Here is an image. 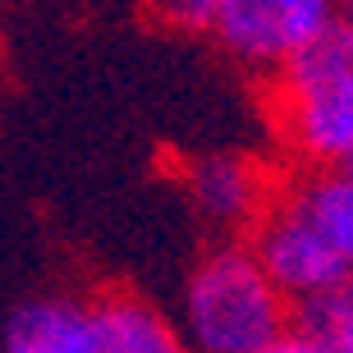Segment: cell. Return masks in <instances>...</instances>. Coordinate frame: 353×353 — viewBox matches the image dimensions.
<instances>
[{"label":"cell","instance_id":"obj_3","mask_svg":"<svg viewBox=\"0 0 353 353\" xmlns=\"http://www.w3.org/2000/svg\"><path fill=\"white\" fill-rule=\"evenodd\" d=\"M161 19L183 32L211 37L243 69L275 79L294 55L335 23L330 0H174L161 5Z\"/></svg>","mask_w":353,"mask_h":353},{"label":"cell","instance_id":"obj_5","mask_svg":"<svg viewBox=\"0 0 353 353\" xmlns=\"http://www.w3.org/2000/svg\"><path fill=\"white\" fill-rule=\"evenodd\" d=\"M5 353H97L92 299L41 294L19 303L5 321Z\"/></svg>","mask_w":353,"mask_h":353},{"label":"cell","instance_id":"obj_6","mask_svg":"<svg viewBox=\"0 0 353 353\" xmlns=\"http://www.w3.org/2000/svg\"><path fill=\"white\" fill-rule=\"evenodd\" d=\"M92 316H97V353H193L179 321H170L152 299L124 285L97 294Z\"/></svg>","mask_w":353,"mask_h":353},{"label":"cell","instance_id":"obj_8","mask_svg":"<svg viewBox=\"0 0 353 353\" xmlns=\"http://www.w3.org/2000/svg\"><path fill=\"white\" fill-rule=\"evenodd\" d=\"M289 335L321 353H353V275L289 307Z\"/></svg>","mask_w":353,"mask_h":353},{"label":"cell","instance_id":"obj_9","mask_svg":"<svg viewBox=\"0 0 353 353\" xmlns=\"http://www.w3.org/2000/svg\"><path fill=\"white\" fill-rule=\"evenodd\" d=\"M266 353H321V349H312V344H303L299 335H285V340H275Z\"/></svg>","mask_w":353,"mask_h":353},{"label":"cell","instance_id":"obj_2","mask_svg":"<svg viewBox=\"0 0 353 353\" xmlns=\"http://www.w3.org/2000/svg\"><path fill=\"white\" fill-rule=\"evenodd\" d=\"M289 307L243 239H216L183 280L179 330L193 353H266L289 335Z\"/></svg>","mask_w":353,"mask_h":353},{"label":"cell","instance_id":"obj_7","mask_svg":"<svg viewBox=\"0 0 353 353\" xmlns=\"http://www.w3.org/2000/svg\"><path fill=\"white\" fill-rule=\"evenodd\" d=\"M275 188L353 271V170H294Z\"/></svg>","mask_w":353,"mask_h":353},{"label":"cell","instance_id":"obj_10","mask_svg":"<svg viewBox=\"0 0 353 353\" xmlns=\"http://www.w3.org/2000/svg\"><path fill=\"white\" fill-rule=\"evenodd\" d=\"M335 14H340V23L353 28V0H344V5H335Z\"/></svg>","mask_w":353,"mask_h":353},{"label":"cell","instance_id":"obj_4","mask_svg":"<svg viewBox=\"0 0 353 353\" xmlns=\"http://www.w3.org/2000/svg\"><path fill=\"white\" fill-rule=\"evenodd\" d=\"M183 193L221 239H243L275 193V174L243 152H202L183 161Z\"/></svg>","mask_w":353,"mask_h":353},{"label":"cell","instance_id":"obj_1","mask_svg":"<svg viewBox=\"0 0 353 353\" xmlns=\"http://www.w3.org/2000/svg\"><path fill=\"white\" fill-rule=\"evenodd\" d=\"M266 110L299 170H353V28L340 14L271 79Z\"/></svg>","mask_w":353,"mask_h":353}]
</instances>
